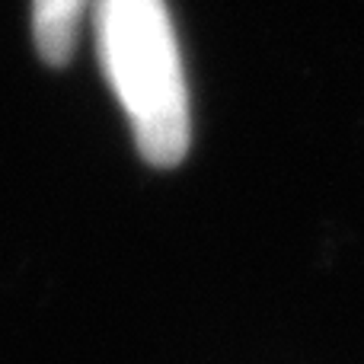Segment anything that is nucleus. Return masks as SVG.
Segmentation results:
<instances>
[{
  "instance_id": "f257e3e1",
  "label": "nucleus",
  "mask_w": 364,
  "mask_h": 364,
  "mask_svg": "<svg viewBox=\"0 0 364 364\" xmlns=\"http://www.w3.org/2000/svg\"><path fill=\"white\" fill-rule=\"evenodd\" d=\"M100 64L151 166H176L192 141L188 87L166 0H93Z\"/></svg>"
},
{
  "instance_id": "f03ea898",
  "label": "nucleus",
  "mask_w": 364,
  "mask_h": 364,
  "mask_svg": "<svg viewBox=\"0 0 364 364\" xmlns=\"http://www.w3.org/2000/svg\"><path fill=\"white\" fill-rule=\"evenodd\" d=\"M93 0H32V38L48 64H68Z\"/></svg>"
}]
</instances>
